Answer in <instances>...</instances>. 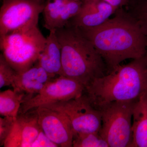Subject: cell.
I'll return each instance as SVG.
<instances>
[{
  "mask_svg": "<svg viewBox=\"0 0 147 147\" xmlns=\"http://www.w3.org/2000/svg\"><path fill=\"white\" fill-rule=\"evenodd\" d=\"M136 1V0H130V1H129V2L132 1Z\"/></svg>",
  "mask_w": 147,
  "mask_h": 147,
  "instance_id": "cell-25",
  "label": "cell"
},
{
  "mask_svg": "<svg viewBox=\"0 0 147 147\" xmlns=\"http://www.w3.org/2000/svg\"><path fill=\"white\" fill-rule=\"evenodd\" d=\"M25 94L8 89L0 93V115L2 117H16Z\"/></svg>",
  "mask_w": 147,
  "mask_h": 147,
  "instance_id": "cell-16",
  "label": "cell"
},
{
  "mask_svg": "<svg viewBox=\"0 0 147 147\" xmlns=\"http://www.w3.org/2000/svg\"><path fill=\"white\" fill-rule=\"evenodd\" d=\"M44 133L41 129L36 139L33 143L31 147H59Z\"/></svg>",
  "mask_w": 147,
  "mask_h": 147,
  "instance_id": "cell-21",
  "label": "cell"
},
{
  "mask_svg": "<svg viewBox=\"0 0 147 147\" xmlns=\"http://www.w3.org/2000/svg\"><path fill=\"white\" fill-rule=\"evenodd\" d=\"M56 32L61 47L63 76L86 88L95 79L108 74L101 56L77 28L67 24Z\"/></svg>",
  "mask_w": 147,
  "mask_h": 147,
  "instance_id": "cell-3",
  "label": "cell"
},
{
  "mask_svg": "<svg viewBox=\"0 0 147 147\" xmlns=\"http://www.w3.org/2000/svg\"><path fill=\"white\" fill-rule=\"evenodd\" d=\"M52 79L36 63L26 71L16 72L11 86L15 91L25 94L24 101L39 93Z\"/></svg>",
  "mask_w": 147,
  "mask_h": 147,
  "instance_id": "cell-13",
  "label": "cell"
},
{
  "mask_svg": "<svg viewBox=\"0 0 147 147\" xmlns=\"http://www.w3.org/2000/svg\"><path fill=\"white\" fill-rule=\"evenodd\" d=\"M46 38L38 26L0 36L1 54L17 73L34 65L44 49Z\"/></svg>",
  "mask_w": 147,
  "mask_h": 147,
  "instance_id": "cell-4",
  "label": "cell"
},
{
  "mask_svg": "<svg viewBox=\"0 0 147 147\" xmlns=\"http://www.w3.org/2000/svg\"><path fill=\"white\" fill-rule=\"evenodd\" d=\"M46 1H51V0H46ZM63 1H70V0H63Z\"/></svg>",
  "mask_w": 147,
  "mask_h": 147,
  "instance_id": "cell-26",
  "label": "cell"
},
{
  "mask_svg": "<svg viewBox=\"0 0 147 147\" xmlns=\"http://www.w3.org/2000/svg\"><path fill=\"white\" fill-rule=\"evenodd\" d=\"M16 117H0V146H3L6 139L13 128Z\"/></svg>",
  "mask_w": 147,
  "mask_h": 147,
  "instance_id": "cell-20",
  "label": "cell"
},
{
  "mask_svg": "<svg viewBox=\"0 0 147 147\" xmlns=\"http://www.w3.org/2000/svg\"><path fill=\"white\" fill-rule=\"evenodd\" d=\"M77 28L101 56L108 74L125 60L140 59L146 53V37L123 8L99 26Z\"/></svg>",
  "mask_w": 147,
  "mask_h": 147,
  "instance_id": "cell-1",
  "label": "cell"
},
{
  "mask_svg": "<svg viewBox=\"0 0 147 147\" xmlns=\"http://www.w3.org/2000/svg\"><path fill=\"white\" fill-rule=\"evenodd\" d=\"M147 92V66L145 56L127 64H120L110 73L96 78L84 93L94 107L114 101H137Z\"/></svg>",
  "mask_w": 147,
  "mask_h": 147,
  "instance_id": "cell-2",
  "label": "cell"
},
{
  "mask_svg": "<svg viewBox=\"0 0 147 147\" xmlns=\"http://www.w3.org/2000/svg\"><path fill=\"white\" fill-rule=\"evenodd\" d=\"M16 72L1 53L0 55V88L12 84Z\"/></svg>",
  "mask_w": 147,
  "mask_h": 147,
  "instance_id": "cell-19",
  "label": "cell"
},
{
  "mask_svg": "<svg viewBox=\"0 0 147 147\" xmlns=\"http://www.w3.org/2000/svg\"><path fill=\"white\" fill-rule=\"evenodd\" d=\"M82 1L79 13L67 24L77 28L99 26L113 16L118 9L103 0Z\"/></svg>",
  "mask_w": 147,
  "mask_h": 147,
  "instance_id": "cell-11",
  "label": "cell"
},
{
  "mask_svg": "<svg viewBox=\"0 0 147 147\" xmlns=\"http://www.w3.org/2000/svg\"><path fill=\"white\" fill-rule=\"evenodd\" d=\"M37 63L45 69L52 79L63 76L61 47L56 30L50 31L46 38L44 49Z\"/></svg>",
  "mask_w": 147,
  "mask_h": 147,
  "instance_id": "cell-14",
  "label": "cell"
},
{
  "mask_svg": "<svg viewBox=\"0 0 147 147\" xmlns=\"http://www.w3.org/2000/svg\"><path fill=\"white\" fill-rule=\"evenodd\" d=\"M132 118L131 147H147V92L135 102Z\"/></svg>",
  "mask_w": 147,
  "mask_h": 147,
  "instance_id": "cell-15",
  "label": "cell"
},
{
  "mask_svg": "<svg viewBox=\"0 0 147 147\" xmlns=\"http://www.w3.org/2000/svg\"><path fill=\"white\" fill-rule=\"evenodd\" d=\"M85 88L83 84L71 78L64 76L55 77L39 93L24 100L18 114L46 104L78 97L83 94Z\"/></svg>",
  "mask_w": 147,
  "mask_h": 147,
  "instance_id": "cell-8",
  "label": "cell"
},
{
  "mask_svg": "<svg viewBox=\"0 0 147 147\" xmlns=\"http://www.w3.org/2000/svg\"><path fill=\"white\" fill-rule=\"evenodd\" d=\"M145 59H146V62L147 66V50L146 53V55L145 56Z\"/></svg>",
  "mask_w": 147,
  "mask_h": 147,
  "instance_id": "cell-24",
  "label": "cell"
},
{
  "mask_svg": "<svg viewBox=\"0 0 147 147\" xmlns=\"http://www.w3.org/2000/svg\"><path fill=\"white\" fill-rule=\"evenodd\" d=\"M36 109L40 128L47 137L59 147H72L74 132L66 116L44 106Z\"/></svg>",
  "mask_w": 147,
  "mask_h": 147,
  "instance_id": "cell-9",
  "label": "cell"
},
{
  "mask_svg": "<svg viewBox=\"0 0 147 147\" xmlns=\"http://www.w3.org/2000/svg\"><path fill=\"white\" fill-rule=\"evenodd\" d=\"M137 101H114L98 108L102 119L99 133L109 147H131L133 141L131 118Z\"/></svg>",
  "mask_w": 147,
  "mask_h": 147,
  "instance_id": "cell-5",
  "label": "cell"
},
{
  "mask_svg": "<svg viewBox=\"0 0 147 147\" xmlns=\"http://www.w3.org/2000/svg\"><path fill=\"white\" fill-rule=\"evenodd\" d=\"M42 106L65 114L71 123L74 134L99 132L101 129V113L93 106L84 92L78 97Z\"/></svg>",
  "mask_w": 147,
  "mask_h": 147,
  "instance_id": "cell-7",
  "label": "cell"
},
{
  "mask_svg": "<svg viewBox=\"0 0 147 147\" xmlns=\"http://www.w3.org/2000/svg\"><path fill=\"white\" fill-rule=\"evenodd\" d=\"M37 1L42 4H45L46 0H36Z\"/></svg>",
  "mask_w": 147,
  "mask_h": 147,
  "instance_id": "cell-23",
  "label": "cell"
},
{
  "mask_svg": "<svg viewBox=\"0 0 147 147\" xmlns=\"http://www.w3.org/2000/svg\"><path fill=\"white\" fill-rule=\"evenodd\" d=\"M72 147H109V146L99 132H94L74 134Z\"/></svg>",
  "mask_w": 147,
  "mask_h": 147,
  "instance_id": "cell-18",
  "label": "cell"
},
{
  "mask_svg": "<svg viewBox=\"0 0 147 147\" xmlns=\"http://www.w3.org/2000/svg\"><path fill=\"white\" fill-rule=\"evenodd\" d=\"M44 5L36 0H1L0 36L38 26Z\"/></svg>",
  "mask_w": 147,
  "mask_h": 147,
  "instance_id": "cell-6",
  "label": "cell"
},
{
  "mask_svg": "<svg viewBox=\"0 0 147 147\" xmlns=\"http://www.w3.org/2000/svg\"><path fill=\"white\" fill-rule=\"evenodd\" d=\"M82 0L46 1L42 11L44 27L48 30L63 28L81 9Z\"/></svg>",
  "mask_w": 147,
  "mask_h": 147,
  "instance_id": "cell-12",
  "label": "cell"
},
{
  "mask_svg": "<svg viewBox=\"0 0 147 147\" xmlns=\"http://www.w3.org/2000/svg\"><path fill=\"white\" fill-rule=\"evenodd\" d=\"M123 9L147 38V0L129 2Z\"/></svg>",
  "mask_w": 147,
  "mask_h": 147,
  "instance_id": "cell-17",
  "label": "cell"
},
{
  "mask_svg": "<svg viewBox=\"0 0 147 147\" xmlns=\"http://www.w3.org/2000/svg\"><path fill=\"white\" fill-rule=\"evenodd\" d=\"M41 130L36 108L18 114L4 147H31Z\"/></svg>",
  "mask_w": 147,
  "mask_h": 147,
  "instance_id": "cell-10",
  "label": "cell"
},
{
  "mask_svg": "<svg viewBox=\"0 0 147 147\" xmlns=\"http://www.w3.org/2000/svg\"><path fill=\"white\" fill-rule=\"evenodd\" d=\"M115 8L119 9L123 8L127 5L130 0H103Z\"/></svg>",
  "mask_w": 147,
  "mask_h": 147,
  "instance_id": "cell-22",
  "label": "cell"
}]
</instances>
